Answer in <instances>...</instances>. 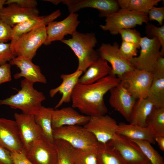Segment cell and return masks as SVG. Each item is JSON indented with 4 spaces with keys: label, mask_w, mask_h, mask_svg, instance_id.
<instances>
[{
    "label": "cell",
    "mask_w": 164,
    "mask_h": 164,
    "mask_svg": "<svg viewBox=\"0 0 164 164\" xmlns=\"http://www.w3.org/2000/svg\"><path fill=\"white\" fill-rule=\"evenodd\" d=\"M155 141L157 142L160 149L164 151V136H157L155 137Z\"/></svg>",
    "instance_id": "f6af8a7d"
},
{
    "label": "cell",
    "mask_w": 164,
    "mask_h": 164,
    "mask_svg": "<svg viewBox=\"0 0 164 164\" xmlns=\"http://www.w3.org/2000/svg\"><path fill=\"white\" fill-rule=\"evenodd\" d=\"M119 49L123 56L129 62L137 55L138 49L133 44L122 41Z\"/></svg>",
    "instance_id": "d590c367"
},
{
    "label": "cell",
    "mask_w": 164,
    "mask_h": 164,
    "mask_svg": "<svg viewBox=\"0 0 164 164\" xmlns=\"http://www.w3.org/2000/svg\"><path fill=\"white\" fill-rule=\"evenodd\" d=\"M15 4L21 7L31 9L36 8L38 5L36 0H6L5 5Z\"/></svg>",
    "instance_id": "b9f144b4"
},
{
    "label": "cell",
    "mask_w": 164,
    "mask_h": 164,
    "mask_svg": "<svg viewBox=\"0 0 164 164\" xmlns=\"http://www.w3.org/2000/svg\"><path fill=\"white\" fill-rule=\"evenodd\" d=\"M36 8L27 9L15 4L8 5L0 10V19L12 27L39 16Z\"/></svg>",
    "instance_id": "d6986e66"
},
{
    "label": "cell",
    "mask_w": 164,
    "mask_h": 164,
    "mask_svg": "<svg viewBox=\"0 0 164 164\" xmlns=\"http://www.w3.org/2000/svg\"><path fill=\"white\" fill-rule=\"evenodd\" d=\"M61 14L60 11L58 9L49 15L38 16L15 25L12 27V39L42 26H47L50 22L59 17Z\"/></svg>",
    "instance_id": "7402d4cb"
},
{
    "label": "cell",
    "mask_w": 164,
    "mask_h": 164,
    "mask_svg": "<svg viewBox=\"0 0 164 164\" xmlns=\"http://www.w3.org/2000/svg\"><path fill=\"white\" fill-rule=\"evenodd\" d=\"M149 20H155L159 24L162 25L164 19V7H152L148 13Z\"/></svg>",
    "instance_id": "74e56055"
},
{
    "label": "cell",
    "mask_w": 164,
    "mask_h": 164,
    "mask_svg": "<svg viewBox=\"0 0 164 164\" xmlns=\"http://www.w3.org/2000/svg\"><path fill=\"white\" fill-rule=\"evenodd\" d=\"M146 125L155 137L164 136V108L154 106L147 118Z\"/></svg>",
    "instance_id": "4316f807"
},
{
    "label": "cell",
    "mask_w": 164,
    "mask_h": 164,
    "mask_svg": "<svg viewBox=\"0 0 164 164\" xmlns=\"http://www.w3.org/2000/svg\"><path fill=\"white\" fill-rule=\"evenodd\" d=\"M33 164H56L57 153L54 143L44 135L34 141L25 152Z\"/></svg>",
    "instance_id": "7c38bea8"
},
{
    "label": "cell",
    "mask_w": 164,
    "mask_h": 164,
    "mask_svg": "<svg viewBox=\"0 0 164 164\" xmlns=\"http://www.w3.org/2000/svg\"><path fill=\"white\" fill-rule=\"evenodd\" d=\"M116 134L130 139L145 141L153 144L156 142L155 136L146 127L121 123L118 125Z\"/></svg>",
    "instance_id": "cb8c5ba5"
},
{
    "label": "cell",
    "mask_w": 164,
    "mask_h": 164,
    "mask_svg": "<svg viewBox=\"0 0 164 164\" xmlns=\"http://www.w3.org/2000/svg\"><path fill=\"white\" fill-rule=\"evenodd\" d=\"M111 71L108 62L99 57L80 77L79 83L83 84H93L111 75Z\"/></svg>",
    "instance_id": "603a6c76"
},
{
    "label": "cell",
    "mask_w": 164,
    "mask_h": 164,
    "mask_svg": "<svg viewBox=\"0 0 164 164\" xmlns=\"http://www.w3.org/2000/svg\"><path fill=\"white\" fill-rule=\"evenodd\" d=\"M151 164V162H149L146 163H145V164Z\"/></svg>",
    "instance_id": "7dc6e473"
},
{
    "label": "cell",
    "mask_w": 164,
    "mask_h": 164,
    "mask_svg": "<svg viewBox=\"0 0 164 164\" xmlns=\"http://www.w3.org/2000/svg\"><path fill=\"white\" fill-rule=\"evenodd\" d=\"M154 78H164V58L160 56L156 61L151 71Z\"/></svg>",
    "instance_id": "60d3db41"
},
{
    "label": "cell",
    "mask_w": 164,
    "mask_h": 164,
    "mask_svg": "<svg viewBox=\"0 0 164 164\" xmlns=\"http://www.w3.org/2000/svg\"><path fill=\"white\" fill-rule=\"evenodd\" d=\"M9 63L11 65L16 66L20 70L19 72L14 74L15 79L23 77L34 84L36 82L46 83V79L42 73L40 67L33 63L32 60L22 56H16Z\"/></svg>",
    "instance_id": "ac0fdd59"
},
{
    "label": "cell",
    "mask_w": 164,
    "mask_h": 164,
    "mask_svg": "<svg viewBox=\"0 0 164 164\" xmlns=\"http://www.w3.org/2000/svg\"><path fill=\"white\" fill-rule=\"evenodd\" d=\"M0 164H13L10 152L0 145Z\"/></svg>",
    "instance_id": "ee69618b"
},
{
    "label": "cell",
    "mask_w": 164,
    "mask_h": 164,
    "mask_svg": "<svg viewBox=\"0 0 164 164\" xmlns=\"http://www.w3.org/2000/svg\"><path fill=\"white\" fill-rule=\"evenodd\" d=\"M118 126L114 118L105 114L90 117L84 127L93 134L98 142L105 143L114 138Z\"/></svg>",
    "instance_id": "4fadbf2b"
},
{
    "label": "cell",
    "mask_w": 164,
    "mask_h": 164,
    "mask_svg": "<svg viewBox=\"0 0 164 164\" xmlns=\"http://www.w3.org/2000/svg\"><path fill=\"white\" fill-rule=\"evenodd\" d=\"M54 139L66 141L73 148L90 150L96 148L98 142L94 136L84 126H66L53 130Z\"/></svg>",
    "instance_id": "8992f818"
},
{
    "label": "cell",
    "mask_w": 164,
    "mask_h": 164,
    "mask_svg": "<svg viewBox=\"0 0 164 164\" xmlns=\"http://www.w3.org/2000/svg\"><path fill=\"white\" fill-rule=\"evenodd\" d=\"M83 72L77 70L73 73L68 74H62L60 76L62 80V83L57 87L52 89L49 91L50 97H53L57 93L62 95V97L55 107L57 109L64 103H69L71 101V96Z\"/></svg>",
    "instance_id": "44dd1931"
},
{
    "label": "cell",
    "mask_w": 164,
    "mask_h": 164,
    "mask_svg": "<svg viewBox=\"0 0 164 164\" xmlns=\"http://www.w3.org/2000/svg\"><path fill=\"white\" fill-rule=\"evenodd\" d=\"M46 26H42L12 39L10 46L15 56L24 57L32 60L38 48L46 41Z\"/></svg>",
    "instance_id": "277c9868"
},
{
    "label": "cell",
    "mask_w": 164,
    "mask_h": 164,
    "mask_svg": "<svg viewBox=\"0 0 164 164\" xmlns=\"http://www.w3.org/2000/svg\"><path fill=\"white\" fill-rule=\"evenodd\" d=\"M6 1V0H0V10L4 7Z\"/></svg>",
    "instance_id": "bcb514c9"
},
{
    "label": "cell",
    "mask_w": 164,
    "mask_h": 164,
    "mask_svg": "<svg viewBox=\"0 0 164 164\" xmlns=\"http://www.w3.org/2000/svg\"><path fill=\"white\" fill-rule=\"evenodd\" d=\"M140 47L139 55L133 58L129 62L135 69L151 71L157 60L162 56L160 50L161 44L155 37L151 38L146 36L142 37Z\"/></svg>",
    "instance_id": "ba28073f"
},
{
    "label": "cell",
    "mask_w": 164,
    "mask_h": 164,
    "mask_svg": "<svg viewBox=\"0 0 164 164\" xmlns=\"http://www.w3.org/2000/svg\"><path fill=\"white\" fill-rule=\"evenodd\" d=\"M130 140L138 146L151 164H164L163 157L153 148L150 143L145 141Z\"/></svg>",
    "instance_id": "d6a6232c"
},
{
    "label": "cell",
    "mask_w": 164,
    "mask_h": 164,
    "mask_svg": "<svg viewBox=\"0 0 164 164\" xmlns=\"http://www.w3.org/2000/svg\"><path fill=\"white\" fill-rule=\"evenodd\" d=\"M121 36L122 41L133 44L139 49L141 38L139 32L136 30L131 29H121L118 32Z\"/></svg>",
    "instance_id": "836d02e7"
},
{
    "label": "cell",
    "mask_w": 164,
    "mask_h": 164,
    "mask_svg": "<svg viewBox=\"0 0 164 164\" xmlns=\"http://www.w3.org/2000/svg\"><path fill=\"white\" fill-rule=\"evenodd\" d=\"M96 150L98 164H124L108 142H98Z\"/></svg>",
    "instance_id": "83f0119b"
},
{
    "label": "cell",
    "mask_w": 164,
    "mask_h": 164,
    "mask_svg": "<svg viewBox=\"0 0 164 164\" xmlns=\"http://www.w3.org/2000/svg\"><path fill=\"white\" fill-rule=\"evenodd\" d=\"M0 145L11 152H25L15 120L0 118Z\"/></svg>",
    "instance_id": "e0dca14e"
},
{
    "label": "cell",
    "mask_w": 164,
    "mask_h": 164,
    "mask_svg": "<svg viewBox=\"0 0 164 164\" xmlns=\"http://www.w3.org/2000/svg\"><path fill=\"white\" fill-rule=\"evenodd\" d=\"M71 38L61 41L69 46L77 56L78 60L77 70L85 72L99 57L94 48L97 40L94 33L85 34L76 31Z\"/></svg>",
    "instance_id": "3957f363"
},
{
    "label": "cell",
    "mask_w": 164,
    "mask_h": 164,
    "mask_svg": "<svg viewBox=\"0 0 164 164\" xmlns=\"http://www.w3.org/2000/svg\"><path fill=\"white\" fill-rule=\"evenodd\" d=\"M33 84L25 79L22 80L21 89L16 94L0 100V105H8L21 110L24 114L34 115L46 98L43 92L34 88Z\"/></svg>",
    "instance_id": "7a4b0ae2"
},
{
    "label": "cell",
    "mask_w": 164,
    "mask_h": 164,
    "mask_svg": "<svg viewBox=\"0 0 164 164\" xmlns=\"http://www.w3.org/2000/svg\"><path fill=\"white\" fill-rule=\"evenodd\" d=\"M120 81L116 76L110 75L91 84L78 82L72 94V107L90 117L106 114L108 110L104 97Z\"/></svg>",
    "instance_id": "6da1fadb"
},
{
    "label": "cell",
    "mask_w": 164,
    "mask_h": 164,
    "mask_svg": "<svg viewBox=\"0 0 164 164\" xmlns=\"http://www.w3.org/2000/svg\"><path fill=\"white\" fill-rule=\"evenodd\" d=\"M54 109L42 106L34 115L36 124L41 128L44 136L54 143L53 129L52 127V113Z\"/></svg>",
    "instance_id": "484cf974"
},
{
    "label": "cell",
    "mask_w": 164,
    "mask_h": 164,
    "mask_svg": "<svg viewBox=\"0 0 164 164\" xmlns=\"http://www.w3.org/2000/svg\"><path fill=\"white\" fill-rule=\"evenodd\" d=\"M11 66L9 63L0 66V85L12 80Z\"/></svg>",
    "instance_id": "ab89813d"
},
{
    "label": "cell",
    "mask_w": 164,
    "mask_h": 164,
    "mask_svg": "<svg viewBox=\"0 0 164 164\" xmlns=\"http://www.w3.org/2000/svg\"><path fill=\"white\" fill-rule=\"evenodd\" d=\"M15 57L10 43H0V66L9 62Z\"/></svg>",
    "instance_id": "8d00e7d4"
},
{
    "label": "cell",
    "mask_w": 164,
    "mask_h": 164,
    "mask_svg": "<svg viewBox=\"0 0 164 164\" xmlns=\"http://www.w3.org/2000/svg\"><path fill=\"white\" fill-rule=\"evenodd\" d=\"M78 15L75 13H70L65 18L60 21H53L46 26V38L44 44L48 45L52 42L61 41L67 35H72L80 22Z\"/></svg>",
    "instance_id": "5bb4252c"
},
{
    "label": "cell",
    "mask_w": 164,
    "mask_h": 164,
    "mask_svg": "<svg viewBox=\"0 0 164 164\" xmlns=\"http://www.w3.org/2000/svg\"><path fill=\"white\" fill-rule=\"evenodd\" d=\"M136 99L147 98L154 77L151 71L134 69L119 78Z\"/></svg>",
    "instance_id": "52a82bcc"
},
{
    "label": "cell",
    "mask_w": 164,
    "mask_h": 164,
    "mask_svg": "<svg viewBox=\"0 0 164 164\" xmlns=\"http://www.w3.org/2000/svg\"><path fill=\"white\" fill-rule=\"evenodd\" d=\"M149 21L147 14L120 8L107 16L105 24L100 25V27L104 31L116 35L121 29H131L143 23L147 24Z\"/></svg>",
    "instance_id": "5b68a950"
},
{
    "label": "cell",
    "mask_w": 164,
    "mask_h": 164,
    "mask_svg": "<svg viewBox=\"0 0 164 164\" xmlns=\"http://www.w3.org/2000/svg\"><path fill=\"white\" fill-rule=\"evenodd\" d=\"M13 164H33L26 157L25 152H10Z\"/></svg>",
    "instance_id": "7bdbcfd3"
},
{
    "label": "cell",
    "mask_w": 164,
    "mask_h": 164,
    "mask_svg": "<svg viewBox=\"0 0 164 164\" xmlns=\"http://www.w3.org/2000/svg\"><path fill=\"white\" fill-rule=\"evenodd\" d=\"M154 107L147 98L138 99L132 109L129 121L130 124L146 127L147 118Z\"/></svg>",
    "instance_id": "d4e9b609"
},
{
    "label": "cell",
    "mask_w": 164,
    "mask_h": 164,
    "mask_svg": "<svg viewBox=\"0 0 164 164\" xmlns=\"http://www.w3.org/2000/svg\"><path fill=\"white\" fill-rule=\"evenodd\" d=\"M53 4L60 3L65 5L70 13H75L85 8L97 9L99 12V16L106 17L120 9L117 0H49Z\"/></svg>",
    "instance_id": "8fae6325"
},
{
    "label": "cell",
    "mask_w": 164,
    "mask_h": 164,
    "mask_svg": "<svg viewBox=\"0 0 164 164\" xmlns=\"http://www.w3.org/2000/svg\"><path fill=\"white\" fill-rule=\"evenodd\" d=\"M119 48L117 42H114L112 45L102 43L97 51L100 57L111 64V75L117 76L118 78L135 69L121 55Z\"/></svg>",
    "instance_id": "30bf717a"
},
{
    "label": "cell",
    "mask_w": 164,
    "mask_h": 164,
    "mask_svg": "<svg viewBox=\"0 0 164 164\" xmlns=\"http://www.w3.org/2000/svg\"><path fill=\"white\" fill-rule=\"evenodd\" d=\"M109 91L110 105L129 121L136 99L130 93L121 81Z\"/></svg>",
    "instance_id": "2e32d148"
},
{
    "label": "cell",
    "mask_w": 164,
    "mask_h": 164,
    "mask_svg": "<svg viewBox=\"0 0 164 164\" xmlns=\"http://www.w3.org/2000/svg\"><path fill=\"white\" fill-rule=\"evenodd\" d=\"M54 143L57 153L56 164H73L71 158L73 147L66 141L61 139H54Z\"/></svg>",
    "instance_id": "1f68e13d"
},
{
    "label": "cell",
    "mask_w": 164,
    "mask_h": 164,
    "mask_svg": "<svg viewBox=\"0 0 164 164\" xmlns=\"http://www.w3.org/2000/svg\"><path fill=\"white\" fill-rule=\"evenodd\" d=\"M96 148L90 150H83L73 147L71 158L73 164H98Z\"/></svg>",
    "instance_id": "4dcf8cb0"
},
{
    "label": "cell",
    "mask_w": 164,
    "mask_h": 164,
    "mask_svg": "<svg viewBox=\"0 0 164 164\" xmlns=\"http://www.w3.org/2000/svg\"><path fill=\"white\" fill-rule=\"evenodd\" d=\"M161 0H118L121 9L147 14L150 9Z\"/></svg>",
    "instance_id": "f1b7e54d"
},
{
    "label": "cell",
    "mask_w": 164,
    "mask_h": 164,
    "mask_svg": "<svg viewBox=\"0 0 164 164\" xmlns=\"http://www.w3.org/2000/svg\"><path fill=\"white\" fill-rule=\"evenodd\" d=\"M14 117L25 152L34 141L44 135L36 123L33 115L15 113Z\"/></svg>",
    "instance_id": "9a60e30c"
},
{
    "label": "cell",
    "mask_w": 164,
    "mask_h": 164,
    "mask_svg": "<svg viewBox=\"0 0 164 164\" xmlns=\"http://www.w3.org/2000/svg\"><path fill=\"white\" fill-rule=\"evenodd\" d=\"M108 142L124 164H144L149 162L138 146L125 137L116 134Z\"/></svg>",
    "instance_id": "9c48e42d"
},
{
    "label": "cell",
    "mask_w": 164,
    "mask_h": 164,
    "mask_svg": "<svg viewBox=\"0 0 164 164\" xmlns=\"http://www.w3.org/2000/svg\"><path fill=\"white\" fill-rule=\"evenodd\" d=\"M70 107L54 110L52 113V127L53 129L66 126L84 125L90 117L79 113Z\"/></svg>",
    "instance_id": "ffe728a7"
},
{
    "label": "cell",
    "mask_w": 164,
    "mask_h": 164,
    "mask_svg": "<svg viewBox=\"0 0 164 164\" xmlns=\"http://www.w3.org/2000/svg\"><path fill=\"white\" fill-rule=\"evenodd\" d=\"M12 30V27L0 19V43L11 40Z\"/></svg>",
    "instance_id": "f35d334b"
},
{
    "label": "cell",
    "mask_w": 164,
    "mask_h": 164,
    "mask_svg": "<svg viewBox=\"0 0 164 164\" xmlns=\"http://www.w3.org/2000/svg\"><path fill=\"white\" fill-rule=\"evenodd\" d=\"M146 30L149 34L155 37L159 41L161 45L160 52L162 56L164 55V26L157 27L151 23H147Z\"/></svg>",
    "instance_id": "e575fe53"
},
{
    "label": "cell",
    "mask_w": 164,
    "mask_h": 164,
    "mask_svg": "<svg viewBox=\"0 0 164 164\" xmlns=\"http://www.w3.org/2000/svg\"><path fill=\"white\" fill-rule=\"evenodd\" d=\"M147 98L156 108H164V78H154Z\"/></svg>",
    "instance_id": "f546056e"
}]
</instances>
